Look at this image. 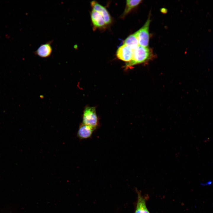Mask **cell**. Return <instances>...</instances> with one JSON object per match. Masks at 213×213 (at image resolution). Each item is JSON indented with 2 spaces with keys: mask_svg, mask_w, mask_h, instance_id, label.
<instances>
[{
  "mask_svg": "<svg viewBox=\"0 0 213 213\" xmlns=\"http://www.w3.org/2000/svg\"><path fill=\"white\" fill-rule=\"evenodd\" d=\"M151 52L148 47L139 46L133 50L132 59L126 62L124 67L128 69L137 64L144 63L148 61L151 57Z\"/></svg>",
  "mask_w": 213,
  "mask_h": 213,
  "instance_id": "obj_1",
  "label": "cell"
},
{
  "mask_svg": "<svg viewBox=\"0 0 213 213\" xmlns=\"http://www.w3.org/2000/svg\"><path fill=\"white\" fill-rule=\"evenodd\" d=\"M82 123L96 129L98 120L94 107L87 106L85 108L83 114Z\"/></svg>",
  "mask_w": 213,
  "mask_h": 213,
  "instance_id": "obj_2",
  "label": "cell"
},
{
  "mask_svg": "<svg viewBox=\"0 0 213 213\" xmlns=\"http://www.w3.org/2000/svg\"><path fill=\"white\" fill-rule=\"evenodd\" d=\"M151 22L149 16L144 25L135 33L139 46L148 47L149 42V27Z\"/></svg>",
  "mask_w": 213,
  "mask_h": 213,
  "instance_id": "obj_3",
  "label": "cell"
},
{
  "mask_svg": "<svg viewBox=\"0 0 213 213\" xmlns=\"http://www.w3.org/2000/svg\"><path fill=\"white\" fill-rule=\"evenodd\" d=\"M133 52V50L130 48L123 44L117 49L116 56L119 59L127 62L132 59Z\"/></svg>",
  "mask_w": 213,
  "mask_h": 213,
  "instance_id": "obj_4",
  "label": "cell"
},
{
  "mask_svg": "<svg viewBox=\"0 0 213 213\" xmlns=\"http://www.w3.org/2000/svg\"><path fill=\"white\" fill-rule=\"evenodd\" d=\"M53 41H49L46 43L41 44L35 51V54L43 58H47L51 55L52 49L51 44Z\"/></svg>",
  "mask_w": 213,
  "mask_h": 213,
  "instance_id": "obj_5",
  "label": "cell"
},
{
  "mask_svg": "<svg viewBox=\"0 0 213 213\" xmlns=\"http://www.w3.org/2000/svg\"><path fill=\"white\" fill-rule=\"evenodd\" d=\"M91 4L93 10L98 12L102 16L106 25H109L111 22L110 15L104 7L96 1H92Z\"/></svg>",
  "mask_w": 213,
  "mask_h": 213,
  "instance_id": "obj_6",
  "label": "cell"
},
{
  "mask_svg": "<svg viewBox=\"0 0 213 213\" xmlns=\"http://www.w3.org/2000/svg\"><path fill=\"white\" fill-rule=\"evenodd\" d=\"M96 129L82 123L80 126L77 132V136L80 139L91 137Z\"/></svg>",
  "mask_w": 213,
  "mask_h": 213,
  "instance_id": "obj_7",
  "label": "cell"
},
{
  "mask_svg": "<svg viewBox=\"0 0 213 213\" xmlns=\"http://www.w3.org/2000/svg\"><path fill=\"white\" fill-rule=\"evenodd\" d=\"M91 20L94 26L96 28H102L106 25L101 14L98 12L93 10L91 13Z\"/></svg>",
  "mask_w": 213,
  "mask_h": 213,
  "instance_id": "obj_8",
  "label": "cell"
},
{
  "mask_svg": "<svg viewBox=\"0 0 213 213\" xmlns=\"http://www.w3.org/2000/svg\"><path fill=\"white\" fill-rule=\"evenodd\" d=\"M135 213H150L146 207L145 199L140 193L138 194V201Z\"/></svg>",
  "mask_w": 213,
  "mask_h": 213,
  "instance_id": "obj_9",
  "label": "cell"
},
{
  "mask_svg": "<svg viewBox=\"0 0 213 213\" xmlns=\"http://www.w3.org/2000/svg\"><path fill=\"white\" fill-rule=\"evenodd\" d=\"M124 44L133 50L136 48L139 45L135 33L129 36L124 41Z\"/></svg>",
  "mask_w": 213,
  "mask_h": 213,
  "instance_id": "obj_10",
  "label": "cell"
},
{
  "mask_svg": "<svg viewBox=\"0 0 213 213\" xmlns=\"http://www.w3.org/2000/svg\"><path fill=\"white\" fill-rule=\"evenodd\" d=\"M142 1L141 0H127L126 7L122 15V17H125L133 9L138 5Z\"/></svg>",
  "mask_w": 213,
  "mask_h": 213,
  "instance_id": "obj_11",
  "label": "cell"
}]
</instances>
